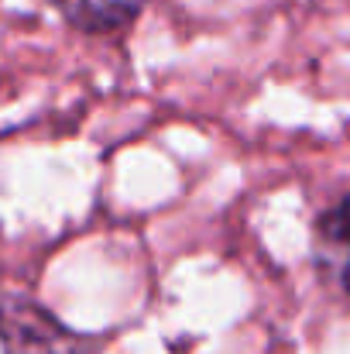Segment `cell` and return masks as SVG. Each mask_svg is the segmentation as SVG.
Returning <instances> with one entry per match:
<instances>
[{"instance_id":"1","label":"cell","mask_w":350,"mask_h":354,"mask_svg":"<svg viewBox=\"0 0 350 354\" xmlns=\"http://www.w3.org/2000/svg\"><path fill=\"white\" fill-rule=\"evenodd\" d=\"M0 344L3 354H93L86 337L62 327L48 310L28 299L0 306Z\"/></svg>"},{"instance_id":"2","label":"cell","mask_w":350,"mask_h":354,"mask_svg":"<svg viewBox=\"0 0 350 354\" xmlns=\"http://www.w3.org/2000/svg\"><path fill=\"white\" fill-rule=\"evenodd\" d=\"M313 254H316L320 275H323L340 296L350 299V200L330 207V210L316 221Z\"/></svg>"},{"instance_id":"3","label":"cell","mask_w":350,"mask_h":354,"mask_svg":"<svg viewBox=\"0 0 350 354\" xmlns=\"http://www.w3.org/2000/svg\"><path fill=\"white\" fill-rule=\"evenodd\" d=\"M144 0H55V7L62 10V17L90 35H104L117 31L124 24H130L137 17Z\"/></svg>"}]
</instances>
